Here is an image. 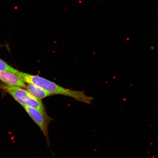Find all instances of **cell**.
Returning a JSON list of instances; mask_svg holds the SVG:
<instances>
[{"instance_id":"1","label":"cell","mask_w":158,"mask_h":158,"mask_svg":"<svg viewBox=\"0 0 158 158\" xmlns=\"http://www.w3.org/2000/svg\"><path fill=\"white\" fill-rule=\"evenodd\" d=\"M22 80L27 84L40 87L51 95L61 94L75 99L79 102L87 104L92 103L93 98L86 96L84 92L66 89L41 77L18 71L15 74Z\"/></svg>"},{"instance_id":"2","label":"cell","mask_w":158,"mask_h":158,"mask_svg":"<svg viewBox=\"0 0 158 158\" xmlns=\"http://www.w3.org/2000/svg\"><path fill=\"white\" fill-rule=\"evenodd\" d=\"M22 106H31L46 114L45 108L41 100L37 99L28 92L19 87L7 85L2 86Z\"/></svg>"},{"instance_id":"3","label":"cell","mask_w":158,"mask_h":158,"mask_svg":"<svg viewBox=\"0 0 158 158\" xmlns=\"http://www.w3.org/2000/svg\"><path fill=\"white\" fill-rule=\"evenodd\" d=\"M26 111L32 118L48 141V126L51 120L47 114L43 113L37 109L27 106H23Z\"/></svg>"},{"instance_id":"4","label":"cell","mask_w":158,"mask_h":158,"mask_svg":"<svg viewBox=\"0 0 158 158\" xmlns=\"http://www.w3.org/2000/svg\"><path fill=\"white\" fill-rule=\"evenodd\" d=\"M0 80L8 86L25 88L27 85L16 74L7 71H0Z\"/></svg>"},{"instance_id":"5","label":"cell","mask_w":158,"mask_h":158,"mask_svg":"<svg viewBox=\"0 0 158 158\" xmlns=\"http://www.w3.org/2000/svg\"><path fill=\"white\" fill-rule=\"evenodd\" d=\"M26 88L27 90L34 98L40 100L52 95L46 90L34 84H27Z\"/></svg>"},{"instance_id":"6","label":"cell","mask_w":158,"mask_h":158,"mask_svg":"<svg viewBox=\"0 0 158 158\" xmlns=\"http://www.w3.org/2000/svg\"><path fill=\"white\" fill-rule=\"evenodd\" d=\"M7 71L15 74L19 71L10 66L5 61L0 59V71Z\"/></svg>"},{"instance_id":"7","label":"cell","mask_w":158,"mask_h":158,"mask_svg":"<svg viewBox=\"0 0 158 158\" xmlns=\"http://www.w3.org/2000/svg\"><path fill=\"white\" fill-rule=\"evenodd\" d=\"M150 48L151 49V50H153L155 48V47L153 46H151L150 47Z\"/></svg>"}]
</instances>
